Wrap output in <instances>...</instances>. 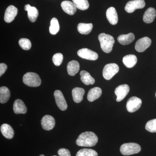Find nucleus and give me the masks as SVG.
Wrapping results in <instances>:
<instances>
[{
  "label": "nucleus",
  "instance_id": "nucleus-1",
  "mask_svg": "<svg viewBox=\"0 0 156 156\" xmlns=\"http://www.w3.org/2000/svg\"><path fill=\"white\" fill-rule=\"evenodd\" d=\"M98 137L91 131H87L80 134L76 140V144L79 146L92 147L97 144Z\"/></svg>",
  "mask_w": 156,
  "mask_h": 156
},
{
  "label": "nucleus",
  "instance_id": "nucleus-2",
  "mask_svg": "<svg viewBox=\"0 0 156 156\" xmlns=\"http://www.w3.org/2000/svg\"><path fill=\"white\" fill-rule=\"evenodd\" d=\"M101 48L104 52L109 53L112 50L115 41L113 37L105 33L100 34L98 37Z\"/></svg>",
  "mask_w": 156,
  "mask_h": 156
},
{
  "label": "nucleus",
  "instance_id": "nucleus-3",
  "mask_svg": "<svg viewBox=\"0 0 156 156\" xmlns=\"http://www.w3.org/2000/svg\"><path fill=\"white\" fill-rule=\"evenodd\" d=\"M23 83L29 87H38L41 83V78L37 74L32 72L26 73L23 78Z\"/></svg>",
  "mask_w": 156,
  "mask_h": 156
},
{
  "label": "nucleus",
  "instance_id": "nucleus-4",
  "mask_svg": "<svg viewBox=\"0 0 156 156\" xmlns=\"http://www.w3.org/2000/svg\"><path fill=\"white\" fill-rule=\"evenodd\" d=\"M120 151L123 155H131L139 153L141 151V147L135 143H128L121 146Z\"/></svg>",
  "mask_w": 156,
  "mask_h": 156
},
{
  "label": "nucleus",
  "instance_id": "nucleus-5",
  "mask_svg": "<svg viewBox=\"0 0 156 156\" xmlns=\"http://www.w3.org/2000/svg\"><path fill=\"white\" fill-rule=\"evenodd\" d=\"M119 70V68L116 63H109L105 66L102 75L105 80H110Z\"/></svg>",
  "mask_w": 156,
  "mask_h": 156
},
{
  "label": "nucleus",
  "instance_id": "nucleus-6",
  "mask_svg": "<svg viewBox=\"0 0 156 156\" xmlns=\"http://www.w3.org/2000/svg\"><path fill=\"white\" fill-rule=\"evenodd\" d=\"M142 104V100L139 98L133 96L128 99L126 104V108L129 112L133 113L138 110Z\"/></svg>",
  "mask_w": 156,
  "mask_h": 156
},
{
  "label": "nucleus",
  "instance_id": "nucleus-7",
  "mask_svg": "<svg viewBox=\"0 0 156 156\" xmlns=\"http://www.w3.org/2000/svg\"><path fill=\"white\" fill-rule=\"evenodd\" d=\"M145 6L144 0H133L129 1L126 4L125 9L128 13H132L136 9H143Z\"/></svg>",
  "mask_w": 156,
  "mask_h": 156
},
{
  "label": "nucleus",
  "instance_id": "nucleus-8",
  "mask_svg": "<svg viewBox=\"0 0 156 156\" xmlns=\"http://www.w3.org/2000/svg\"><path fill=\"white\" fill-rule=\"evenodd\" d=\"M129 91L130 88L127 84H123L117 87L115 90V94L117 96V101L120 102L123 100L128 95Z\"/></svg>",
  "mask_w": 156,
  "mask_h": 156
},
{
  "label": "nucleus",
  "instance_id": "nucleus-9",
  "mask_svg": "<svg viewBox=\"0 0 156 156\" xmlns=\"http://www.w3.org/2000/svg\"><path fill=\"white\" fill-rule=\"evenodd\" d=\"M78 56L81 58L90 60H95L98 58V54L96 52L87 48H83L77 52Z\"/></svg>",
  "mask_w": 156,
  "mask_h": 156
},
{
  "label": "nucleus",
  "instance_id": "nucleus-10",
  "mask_svg": "<svg viewBox=\"0 0 156 156\" xmlns=\"http://www.w3.org/2000/svg\"><path fill=\"white\" fill-rule=\"evenodd\" d=\"M151 39L148 37H144L136 41L135 46V50L140 53L144 52L151 46Z\"/></svg>",
  "mask_w": 156,
  "mask_h": 156
},
{
  "label": "nucleus",
  "instance_id": "nucleus-11",
  "mask_svg": "<svg viewBox=\"0 0 156 156\" xmlns=\"http://www.w3.org/2000/svg\"><path fill=\"white\" fill-rule=\"evenodd\" d=\"M54 96L58 108L62 111H65L67 108V104L62 92L60 90H56L54 93Z\"/></svg>",
  "mask_w": 156,
  "mask_h": 156
},
{
  "label": "nucleus",
  "instance_id": "nucleus-12",
  "mask_svg": "<svg viewBox=\"0 0 156 156\" xmlns=\"http://www.w3.org/2000/svg\"><path fill=\"white\" fill-rule=\"evenodd\" d=\"M41 124L43 129L47 131H50L55 126V119L52 116L46 115L42 118Z\"/></svg>",
  "mask_w": 156,
  "mask_h": 156
},
{
  "label": "nucleus",
  "instance_id": "nucleus-13",
  "mask_svg": "<svg viewBox=\"0 0 156 156\" xmlns=\"http://www.w3.org/2000/svg\"><path fill=\"white\" fill-rule=\"evenodd\" d=\"M18 10L13 5H10L6 9L4 20L6 23H10L13 21L17 16Z\"/></svg>",
  "mask_w": 156,
  "mask_h": 156
},
{
  "label": "nucleus",
  "instance_id": "nucleus-14",
  "mask_svg": "<svg viewBox=\"0 0 156 156\" xmlns=\"http://www.w3.org/2000/svg\"><path fill=\"white\" fill-rule=\"evenodd\" d=\"M62 9L66 14L74 15L76 11L77 8L74 3L68 1L62 2L61 4Z\"/></svg>",
  "mask_w": 156,
  "mask_h": 156
},
{
  "label": "nucleus",
  "instance_id": "nucleus-15",
  "mask_svg": "<svg viewBox=\"0 0 156 156\" xmlns=\"http://www.w3.org/2000/svg\"><path fill=\"white\" fill-rule=\"evenodd\" d=\"M106 16L108 22L112 25H115L118 22L117 11L114 7H110L107 10Z\"/></svg>",
  "mask_w": 156,
  "mask_h": 156
},
{
  "label": "nucleus",
  "instance_id": "nucleus-16",
  "mask_svg": "<svg viewBox=\"0 0 156 156\" xmlns=\"http://www.w3.org/2000/svg\"><path fill=\"white\" fill-rule=\"evenodd\" d=\"M25 11H27L29 19L31 22H35L39 15L37 9L34 7H32L30 5H26L24 7Z\"/></svg>",
  "mask_w": 156,
  "mask_h": 156
},
{
  "label": "nucleus",
  "instance_id": "nucleus-17",
  "mask_svg": "<svg viewBox=\"0 0 156 156\" xmlns=\"http://www.w3.org/2000/svg\"><path fill=\"white\" fill-rule=\"evenodd\" d=\"M14 112L16 114H26L27 112V108L24 102L20 99L15 100L13 105Z\"/></svg>",
  "mask_w": 156,
  "mask_h": 156
},
{
  "label": "nucleus",
  "instance_id": "nucleus-18",
  "mask_svg": "<svg viewBox=\"0 0 156 156\" xmlns=\"http://www.w3.org/2000/svg\"><path fill=\"white\" fill-rule=\"evenodd\" d=\"M102 90L99 87H95L89 90L87 95V99L90 102L98 99L101 96Z\"/></svg>",
  "mask_w": 156,
  "mask_h": 156
},
{
  "label": "nucleus",
  "instance_id": "nucleus-19",
  "mask_svg": "<svg viewBox=\"0 0 156 156\" xmlns=\"http://www.w3.org/2000/svg\"><path fill=\"white\" fill-rule=\"evenodd\" d=\"M85 90L83 88L76 87L72 90V96L74 101L76 103H80L83 100L85 94Z\"/></svg>",
  "mask_w": 156,
  "mask_h": 156
},
{
  "label": "nucleus",
  "instance_id": "nucleus-20",
  "mask_svg": "<svg viewBox=\"0 0 156 156\" xmlns=\"http://www.w3.org/2000/svg\"><path fill=\"white\" fill-rule=\"evenodd\" d=\"M156 16V11L153 8H150L146 11L144 14L143 20L147 23L153 22Z\"/></svg>",
  "mask_w": 156,
  "mask_h": 156
},
{
  "label": "nucleus",
  "instance_id": "nucleus-21",
  "mask_svg": "<svg viewBox=\"0 0 156 156\" xmlns=\"http://www.w3.org/2000/svg\"><path fill=\"white\" fill-rule=\"evenodd\" d=\"M1 131L3 136L7 139H11L14 137V130L9 124H3L1 127Z\"/></svg>",
  "mask_w": 156,
  "mask_h": 156
},
{
  "label": "nucleus",
  "instance_id": "nucleus-22",
  "mask_svg": "<svg viewBox=\"0 0 156 156\" xmlns=\"http://www.w3.org/2000/svg\"><path fill=\"white\" fill-rule=\"evenodd\" d=\"M80 68V64L78 61L76 60L70 61L67 66L68 73L69 76H74L79 72Z\"/></svg>",
  "mask_w": 156,
  "mask_h": 156
},
{
  "label": "nucleus",
  "instance_id": "nucleus-23",
  "mask_svg": "<svg viewBox=\"0 0 156 156\" xmlns=\"http://www.w3.org/2000/svg\"><path fill=\"white\" fill-rule=\"evenodd\" d=\"M135 39L134 35L132 33L127 34L121 35L118 37V42L121 44L123 45H128L131 44Z\"/></svg>",
  "mask_w": 156,
  "mask_h": 156
},
{
  "label": "nucleus",
  "instance_id": "nucleus-24",
  "mask_svg": "<svg viewBox=\"0 0 156 156\" xmlns=\"http://www.w3.org/2000/svg\"><path fill=\"white\" fill-rule=\"evenodd\" d=\"M137 57L133 54L126 55L123 58V62L126 67L131 68L134 67L137 62Z\"/></svg>",
  "mask_w": 156,
  "mask_h": 156
},
{
  "label": "nucleus",
  "instance_id": "nucleus-25",
  "mask_svg": "<svg viewBox=\"0 0 156 156\" xmlns=\"http://www.w3.org/2000/svg\"><path fill=\"white\" fill-rule=\"evenodd\" d=\"M80 75L81 76V80L85 85H93L95 83V79L90 75L88 72L85 70L82 71Z\"/></svg>",
  "mask_w": 156,
  "mask_h": 156
},
{
  "label": "nucleus",
  "instance_id": "nucleus-26",
  "mask_svg": "<svg viewBox=\"0 0 156 156\" xmlns=\"http://www.w3.org/2000/svg\"><path fill=\"white\" fill-rule=\"evenodd\" d=\"M93 28V25L92 23H79L77 26V30L79 32L82 34H88L92 31Z\"/></svg>",
  "mask_w": 156,
  "mask_h": 156
},
{
  "label": "nucleus",
  "instance_id": "nucleus-27",
  "mask_svg": "<svg viewBox=\"0 0 156 156\" xmlns=\"http://www.w3.org/2000/svg\"><path fill=\"white\" fill-rule=\"evenodd\" d=\"M10 97L9 89L5 87L0 88V102L2 104L5 103L9 101Z\"/></svg>",
  "mask_w": 156,
  "mask_h": 156
},
{
  "label": "nucleus",
  "instance_id": "nucleus-28",
  "mask_svg": "<svg viewBox=\"0 0 156 156\" xmlns=\"http://www.w3.org/2000/svg\"><path fill=\"white\" fill-rule=\"evenodd\" d=\"M49 30L50 33L53 35L56 34L59 30V25L58 20L55 17L52 18L50 21Z\"/></svg>",
  "mask_w": 156,
  "mask_h": 156
},
{
  "label": "nucleus",
  "instance_id": "nucleus-29",
  "mask_svg": "<svg viewBox=\"0 0 156 156\" xmlns=\"http://www.w3.org/2000/svg\"><path fill=\"white\" fill-rule=\"evenodd\" d=\"M77 9L84 11L89 9V4L87 0H72Z\"/></svg>",
  "mask_w": 156,
  "mask_h": 156
},
{
  "label": "nucleus",
  "instance_id": "nucleus-30",
  "mask_svg": "<svg viewBox=\"0 0 156 156\" xmlns=\"http://www.w3.org/2000/svg\"><path fill=\"white\" fill-rule=\"evenodd\" d=\"M97 152L91 149L84 148L81 149L77 153L76 156H98Z\"/></svg>",
  "mask_w": 156,
  "mask_h": 156
},
{
  "label": "nucleus",
  "instance_id": "nucleus-31",
  "mask_svg": "<svg viewBox=\"0 0 156 156\" xmlns=\"http://www.w3.org/2000/svg\"><path fill=\"white\" fill-rule=\"evenodd\" d=\"M19 44L20 48L25 50H29L31 48V43L28 39H20L19 41Z\"/></svg>",
  "mask_w": 156,
  "mask_h": 156
},
{
  "label": "nucleus",
  "instance_id": "nucleus-32",
  "mask_svg": "<svg viewBox=\"0 0 156 156\" xmlns=\"http://www.w3.org/2000/svg\"><path fill=\"white\" fill-rule=\"evenodd\" d=\"M145 129L149 132L151 133L156 132V119L150 120L147 123Z\"/></svg>",
  "mask_w": 156,
  "mask_h": 156
},
{
  "label": "nucleus",
  "instance_id": "nucleus-33",
  "mask_svg": "<svg viewBox=\"0 0 156 156\" xmlns=\"http://www.w3.org/2000/svg\"><path fill=\"white\" fill-rule=\"evenodd\" d=\"M63 56L61 53H57L53 55V62L56 66H59L63 61Z\"/></svg>",
  "mask_w": 156,
  "mask_h": 156
},
{
  "label": "nucleus",
  "instance_id": "nucleus-34",
  "mask_svg": "<svg viewBox=\"0 0 156 156\" xmlns=\"http://www.w3.org/2000/svg\"><path fill=\"white\" fill-rule=\"evenodd\" d=\"M58 154L59 156H71L69 151L65 148H61L58 150Z\"/></svg>",
  "mask_w": 156,
  "mask_h": 156
},
{
  "label": "nucleus",
  "instance_id": "nucleus-35",
  "mask_svg": "<svg viewBox=\"0 0 156 156\" xmlns=\"http://www.w3.org/2000/svg\"><path fill=\"white\" fill-rule=\"evenodd\" d=\"M7 69V66L5 63H1L0 64V76H2Z\"/></svg>",
  "mask_w": 156,
  "mask_h": 156
},
{
  "label": "nucleus",
  "instance_id": "nucleus-36",
  "mask_svg": "<svg viewBox=\"0 0 156 156\" xmlns=\"http://www.w3.org/2000/svg\"><path fill=\"white\" fill-rule=\"evenodd\" d=\"M40 156H45L44 155L42 154V155H40Z\"/></svg>",
  "mask_w": 156,
  "mask_h": 156
},
{
  "label": "nucleus",
  "instance_id": "nucleus-37",
  "mask_svg": "<svg viewBox=\"0 0 156 156\" xmlns=\"http://www.w3.org/2000/svg\"><path fill=\"white\" fill-rule=\"evenodd\" d=\"M56 156V155H54V156Z\"/></svg>",
  "mask_w": 156,
  "mask_h": 156
},
{
  "label": "nucleus",
  "instance_id": "nucleus-38",
  "mask_svg": "<svg viewBox=\"0 0 156 156\" xmlns=\"http://www.w3.org/2000/svg\"></svg>",
  "mask_w": 156,
  "mask_h": 156
}]
</instances>
